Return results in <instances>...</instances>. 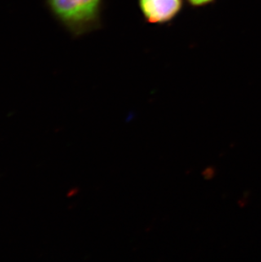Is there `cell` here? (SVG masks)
I'll use <instances>...</instances> for the list:
<instances>
[{
	"label": "cell",
	"instance_id": "cell-1",
	"mask_svg": "<svg viewBox=\"0 0 261 262\" xmlns=\"http://www.w3.org/2000/svg\"><path fill=\"white\" fill-rule=\"evenodd\" d=\"M53 17L73 37L99 29L104 0H45Z\"/></svg>",
	"mask_w": 261,
	"mask_h": 262
},
{
	"label": "cell",
	"instance_id": "cell-2",
	"mask_svg": "<svg viewBox=\"0 0 261 262\" xmlns=\"http://www.w3.org/2000/svg\"><path fill=\"white\" fill-rule=\"evenodd\" d=\"M138 8L146 23L165 25L178 17L183 0H138Z\"/></svg>",
	"mask_w": 261,
	"mask_h": 262
},
{
	"label": "cell",
	"instance_id": "cell-3",
	"mask_svg": "<svg viewBox=\"0 0 261 262\" xmlns=\"http://www.w3.org/2000/svg\"><path fill=\"white\" fill-rule=\"evenodd\" d=\"M189 5L195 8L204 7L206 5H211L216 0H187Z\"/></svg>",
	"mask_w": 261,
	"mask_h": 262
},
{
	"label": "cell",
	"instance_id": "cell-4",
	"mask_svg": "<svg viewBox=\"0 0 261 262\" xmlns=\"http://www.w3.org/2000/svg\"><path fill=\"white\" fill-rule=\"evenodd\" d=\"M202 174L205 177V179L209 180V179L214 178V174H215V169L214 167L212 168V166H210V167L205 169V171H203Z\"/></svg>",
	"mask_w": 261,
	"mask_h": 262
}]
</instances>
